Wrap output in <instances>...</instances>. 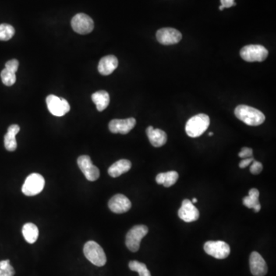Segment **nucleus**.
I'll return each mask as SVG.
<instances>
[{
    "label": "nucleus",
    "mask_w": 276,
    "mask_h": 276,
    "mask_svg": "<svg viewBox=\"0 0 276 276\" xmlns=\"http://www.w3.org/2000/svg\"><path fill=\"white\" fill-rule=\"evenodd\" d=\"M235 115L238 119L249 126H259L266 120L264 114L259 110L244 104L235 107Z\"/></svg>",
    "instance_id": "1"
},
{
    "label": "nucleus",
    "mask_w": 276,
    "mask_h": 276,
    "mask_svg": "<svg viewBox=\"0 0 276 276\" xmlns=\"http://www.w3.org/2000/svg\"><path fill=\"white\" fill-rule=\"evenodd\" d=\"M210 120L208 115L199 114L188 120L186 125V132L190 138L201 136L210 126Z\"/></svg>",
    "instance_id": "2"
},
{
    "label": "nucleus",
    "mask_w": 276,
    "mask_h": 276,
    "mask_svg": "<svg viewBox=\"0 0 276 276\" xmlns=\"http://www.w3.org/2000/svg\"><path fill=\"white\" fill-rule=\"evenodd\" d=\"M84 254L94 266L101 267L107 263V257L101 245L94 241H89L84 245Z\"/></svg>",
    "instance_id": "3"
},
{
    "label": "nucleus",
    "mask_w": 276,
    "mask_h": 276,
    "mask_svg": "<svg viewBox=\"0 0 276 276\" xmlns=\"http://www.w3.org/2000/svg\"><path fill=\"white\" fill-rule=\"evenodd\" d=\"M148 232V228L144 225H138L132 227L128 231L125 239V244L130 251L138 252L140 249V242Z\"/></svg>",
    "instance_id": "4"
},
{
    "label": "nucleus",
    "mask_w": 276,
    "mask_h": 276,
    "mask_svg": "<svg viewBox=\"0 0 276 276\" xmlns=\"http://www.w3.org/2000/svg\"><path fill=\"white\" fill-rule=\"evenodd\" d=\"M269 55L267 48L261 45H249L241 49L240 56L244 61L248 62L265 61Z\"/></svg>",
    "instance_id": "5"
},
{
    "label": "nucleus",
    "mask_w": 276,
    "mask_h": 276,
    "mask_svg": "<svg viewBox=\"0 0 276 276\" xmlns=\"http://www.w3.org/2000/svg\"><path fill=\"white\" fill-rule=\"evenodd\" d=\"M45 183L46 181H45L44 178L40 174H36V173L30 174L26 178L24 184L22 186V193L28 196H36L43 190L45 187Z\"/></svg>",
    "instance_id": "6"
},
{
    "label": "nucleus",
    "mask_w": 276,
    "mask_h": 276,
    "mask_svg": "<svg viewBox=\"0 0 276 276\" xmlns=\"http://www.w3.org/2000/svg\"><path fill=\"white\" fill-rule=\"evenodd\" d=\"M46 104L48 111L54 116H64L70 111V105L67 100L50 94L46 97Z\"/></svg>",
    "instance_id": "7"
},
{
    "label": "nucleus",
    "mask_w": 276,
    "mask_h": 276,
    "mask_svg": "<svg viewBox=\"0 0 276 276\" xmlns=\"http://www.w3.org/2000/svg\"><path fill=\"white\" fill-rule=\"evenodd\" d=\"M206 254L215 259H224L230 254V245L224 241H208L204 244Z\"/></svg>",
    "instance_id": "8"
},
{
    "label": "nucleus",
    "mask_w": 276,
    "mask_h": 276,
    "mask_svg": "<svg viewBox=\"0 0 276 276\" xmlns=\"http://www.w3.org/2000/svg\"><path fill=\"white\" fill-rule=\"evenodd\" d=\"M72 29L75 33L81 35H86L92 33L94 29V21L89 15L85 13L75 15L72 19Z\"/></svg>",
    "instance_id": "9"
},
{
    "label": "nucleus",
    "mask_w": 276,
    "mask_h": 276,
    "mask_svg": "<svg viewBox=\"0 0 276 276\" xmlns=\"http://www.w3.org/2000/svg\"><path fill=\"white\" fill-rule=\"evenodd\" d=\"M77 163L88 181H95L98 179L100 177L99 169L92 164V160L89 156H81L78 158Z\"/></svg>",
    "instance_id": "10"
},
{
    "label": "nucleus",
    "mask_w": 276,
    "mask_h": 276,
    "mask_svg": "<svg viewBox=\"0 0 276 276\" xmlns=\"http://www.w3.org/2000/svg\"><path fill=\"white\" fill-rule=\"evenodd\" d=\"M157 41L164 46L178 44L182 40V34L178 29L173 28H163L156 33Z\"/></svg>",
    "instance_id": "11"
},
{
    "label": "nucleus",
    "mask_w": 276,
    "mask_h": 276,
    "mask_svg": "<svg viewBox=\"0 0 276 276\" xmlns=\"http://www.w3.org/2000/svg\"><path fill=\"white\" fill-rule=\"evenodd\" d=\"M136 125V120L134 118L127 119H114L110 121L108 128L113 134L127 135L129 133Z\"/></svg>",
    "instance_id": "12"
},
{
    "label": "nucleus",
    "mask_w": 276,
    "mask_h": 276,
    "mask_svg": "<svg viewBox=\"0 0 276 276\" xmlns=\"http://www.w3.org/2000/svg\"><path fill=\"white\" fill-rule=\"evenodd\" d=\"M178 216L186 223L196 221L199 217V212L189 199H184L182 206L178 211Z\"/></svg>",
    "instance_id": "13"
},
{
    "label": "nucleus",
    "mask_w": 276,
    "mask_h": 276,
    "mask_svg": "<svg viewBox=\"0 0 276 276\" xmlns=\"http://www.w3.org/2000/svg\"><path fill=\"white\" fill-rule=\"evenodd\" d=\"M108 207L113 213L121 214L129 211L130 209L132 208V203L125 195L117 194L110 199Z\"/></svg>",
    "instance_id": "14"
},
{
    "label": "nucleus",
    "mask_w": 276,
    "mask_h": 276,
    "mask_svg": "<svg viewBox=\"0 0 276 276\" xmlns=\"http://www.w3.org/2000/svg\"><path fill=\"white\" fill-rule=\"evenodd\" d=\"M249 266L252 274L254 276H265L268 273L266 261L257 252H252L249 258Z\"/></svg>",
    "instance_id": "15"
},
{
    "label": "nucleus",
    "mask_w": 276,
    "mask_h": 276,
    "mask_svg": "<svg viewBox=\"0 0 276 276\" xmlns=\"http://www.w3.org/2000/svg\"><path fill=\"white\" fill-rule=\"evenodd\" d=\"M147 137L150 143L153 147H160L164 146L167 140V135L162 130L155 129L153 127L150 126L146 130Z\"/></svg>",
    "instance_id": "16"
},
{
    "label": "nucleus",
    "mask_w": 276,
    "mask_h": 276,
    "mask_svg": "<svg viewBox=\"0 0 276 276\" xmlns=\"http://www.w3.org/2000/svg\"><path fill=\"white\" fill-rule=\"evenodd\" d=\"M118 60L114 55H110L103 57L99 61L98 72L103 75H109L118 68Z\"/></svg>",
    "instance_id": "17"
},
{
    "label": "nucleus",
    "mask_w": 276,
    "mask_h": 276,
    "mask_svg": "<svg viewBox=\"0 0 276 276\" xmlns=\"http://www.w3.org/2000/svg\"><path fill=\"white\" fill-rule=\"evenodd\" d=\"M20 131L19 125H12L8 128L6 135L4 137V145L8 151H15L17 148V142L15 136Z\"/></svg>",
    "instance_id": "18"
},
{
    "label": "nucleus",
    "mask_w": 276,
    "mask_h": 276,
    "mask_svg": "<svg viewBox=\"0 0 276 276\" xmlns=\"http://www.w3.org/2000/svg\"><path fill=\"white\" fill-rule=\"evenodd\" d=\"M132 168V163L126 159H121L113 164L108 169V174L111 178H118L122 174L128 172Z\"/></svg>",
    "instance_id": "19"
},
{
    "label": "nucleus",
    "mask_w": 276,
    "mask_h": 276,
    "mask_svg": "<svg viewBox=\"0 0 276 276\" xmlns=\"http://www.w3.org/2000/svg\"><path fill=\"white\" fill-rule=\"evenodd\" d=\"M259 190L255 188H252L249 190V196L244 197L242 203L247 208L253 209L255 213H259L261 210V204L259 203Z\"/></svg>",
    "instance_id": "20"
},
{
    "label": "nucleus",
    "mask_w": 276,
    "mask_h": 276,
    "mask_svg": "<svg viewBox=\"0 0 276 276\" xmlns=\"http://www.w3.org/2000/svg\"><path fill=\"white\" fill-rule=\"evenodd\" d=\"M92 99L95 104L97 111H103L109 105V94L105 91H98L92 94Z\"/></svg>",
    "instance_id": "21"
},
{
    "label": "nucleus",
    "mask_w": 276,
    "mask_h": 276,
    "mask_svg": "<svg viewBox=\"0 0 276 276\" xmlns=\"http://www.w3.org/2000/svg\"><path fill=\"white\" fill-rule=\"evenodd\" d=\"M179 178V174L176 171L160 173L156 177V182L160 185H164L165 187H170L175 184Z\"/></svg>",
    "instance_id": "22"
},
{
    "label": "nucleus",
    "mask_w": 276,
    "mask_h": 276,
    "mask_svg": "<svg viewBox=\"0 0 276 276\" xmlns=\"http://www.w3.org/2000/svg\"><path fill=\"white\" fill-rule=\"evenodd\" d=\"M22 235L26 242L30 244L35 243L39 237V229L35 224L28 223L22 227Z\"/></svg>",
    "instance_id": "23"
},
{
    "label": "nucleus",
    "mask_w": 276,
    "mask_h": 276,
    "mask_svg": "<svg viewBox=\"0 0 276 276\" xmlns=\"http://www.w3.org/2000/svg\"><path fill=\"white\" fill-rule=\"evenodd\" d=\"M129 268L132 271L139 273L140 276H151L147 266L138 261H131L129 263Z\"/></svg>",
    "instance_id": "24"
},
{
    "label": "nucleus",
    "mask_w": 276,
    "mask_h": 276,
    "mask_svg": "<svg viewBox=\"0 0 276 276\" xmlns=\"http://www.w3.org/2000/svg\"><path fill=\"white\" fill-rule=\"evenodd\" d=\"M15 34V29L9 24H0V41H9Z\"/></svg>",
    "instance_id": "25"
},
{
    "label": "nucleus",
    "mask_w": 276,
    "mask_h": 276,
    "mask_svg": "<svg viewBox=\"0 0 276 276\" xmlns=\"http://www.w3.org/2000/svg\"><path fill=\"white\" fill-rule=\"evenodd\" d=\"M2 83L6 86H13L16 82V75L14 72L7 70L6 68H4L3 70L0 74Z\"/></svg>",
    "instance_id": "26"
},
{
    "label": "nucleus",
    "mask_w": 276,
    "mask_h": 276,
    "mask_svg": "<svg viewBox=\"0 0 276 276\" xmlns=\"http://www.w3.org/2000/svg\"><path fill=\"white\" fill-rule=\"evenodd\" d=\"M15 270L10 265L9 260L0 262V276H14Z\"/></svg>",
    "instance_id": "27"
},
{
    "label": "nucleus",
    "mask_w": 276,
    "mask_h": 276,
    "mask_svg": "<svg viewBox=\"0 0 276 276\" xmlns=\"http://www.w3.org/2000/svg\"><path fill=\"white\" fill-rule=\"evenodd\" d=\"M19 61L16 59L9 60L5 63V68L7 70L10 71V72H17L18 68H19Z\"/></svg>",
    "instance_id": "28"
},
{
    "label": "nucleus",
    "mask_w": 276,
    "mask_h": 276,
    "mask_svg": "<svg viewBox=\"0 0 276 276\" xmlns=\"http://www.w3.org/2000/svg\"><path fill=\"white\" fill-rule=\"evenodd\" d=\"M263 169V164H261L259 161L254 160V161L252 162V166L250 167V172L252 173L253 175H258V174L262 172Z\"/></svg>",
    "instance_id": "29"
},
{
    "label": "nucleus",
    "mask_w": 276,
    "mask_h": 276,
    "mask_svg": "<svg viewBox=\"0 0 276 276\" xmlns=\"http://www.w3.org/2000/svg\"><path fill=\"white\" fill-rule=\"evenodd\" d=\"M252 155H253V150L250 147H242L239 153V157L242 159L250 158L252 157Z\"/></svg>",
    "instance_id": "30"
},
{
    "label": "nucleus",
    "mask_w": 276,
    "mask_h": 276,
    "mask_svg": "<svg viewBox=\"0 0 276 276\" xmlns=\"http://www.w3.org/2000/svg\"><path fill=\"white\" fill-rule=\"evenodd\" d=\"M254 160L253 157L243 159V160H241V162L239 163V167L242 169L245 168V167H247L248 166L250 165Z\"/></svg>",
    "instance_id": "31"
},
{
    "label": "nucleus",
    "mask_w": 276,
    "mask_h": 276,
    "mask_svg": "<svg viewBox=\"0 0 276 276\" xmlns=\"http://www.w3.org/2000/svg\"><path fill=\"white\" fill-rule=\"evenodd\" d=\"M220 2H221V5H223L224 8H230L236 5L235 0H220Z\"/></svg>",
    "instance_id": "32"
},
{
    "label": "nucleus",
    "mask_w": 276,
    "mask_h": 276,
    "mask_svg": "<svg viewBox=\"0 0 276 276\" xmlns=\"http://www.w3.org/2000/svg\"><path fill=\"white\" fill-rule=\"evenodd\" d=\"M196 202H197V199H196V198H193V202H192V203H196Z\"/></svg>",
    "instance_id": "33"
},
{
    "label": "nucleus",
    "mask_w": 276,
    "mask_h": 276,
    "mask_svg": "<svg viewBox=\"0 0 276 276\" xmlns=\"http://www.w3.org/2000/svg\"><path fill=\"white\" fill-rule=\"evenodd\" d=\"M225 9V8H224V6H223V5H220V10H224V9Z\"/></svg>",
    "instance_id": "34"
},
{
    "label": "nucleus",
    "mask_w": 276,
    "mask_h": 276,
    "mask_svg": "<svg viewBox=\"0 0 276 276\" xmlns=\"http://www.w3.org/2000/svg\"><path fill=\"white\" fill-rule=\"evenodd\" d=\"M213 132H210V133L209 134V136L211 137V136H213Z\"/></svg>",
    "instance_id": "35"
}]
</instances>
